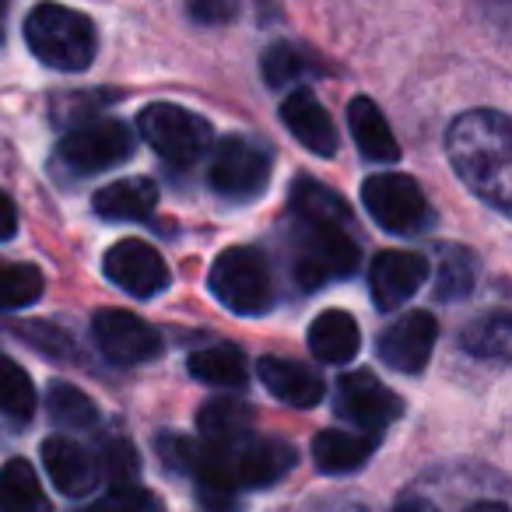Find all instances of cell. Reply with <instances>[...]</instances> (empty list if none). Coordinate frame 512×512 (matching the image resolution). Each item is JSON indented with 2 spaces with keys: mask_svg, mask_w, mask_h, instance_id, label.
<instances>
[{
  "mask_svg": "<svg viewBox=\"0 0 512 512\" xmlns=\"http://www.w3.org/2000/svg\"><path fill=\"white\" fill-rule=\"evenodd\" d=\"M158 186L144 176L116 179L92 197V211L106 221H141L155 211Z\"/></svg>",
  "mask_w": 512,
  "mask_h": 512,
  "instance_id": "obj_20",
  "label": "cell"
},
{
  "mask_svg": "<svg viewBox=\"0 0 512 512\" xmlns=\"http://www.w3.org/2000/svg\"><path fill=\"white\" fill-rule=\"evenodd\" d=\"M362 348V330L344 309H327L309 323V351L323 365H348Z\"/></svg>",
  "mask_w": 512,
  "mask_h": 512,
  "instance_id": "obj_18",
  "label": "cell"
},
{
  "mask_svg": "<svg viewBox=\"0 0 512 512\" xmlns=\"http://www.w3.org/2000/svg\"><path fill=\"white\" fill-rule=\"evenodd\" d=\"M46 411H50V418L57 421L60 428H74V432L92 428L95 421H99L95 400L71 383H53L50 390H46Z\"/></svg>",
  "mask_w": 512,
  "mask_h": 512,
  "instance_id": "obj_26",
  "label": "cell"
},
{
  "mask_svg": "<svg viewBox=\"0 0 512 512\" xmlns=\"http://www.w3.org/2000/svg\"><path fill=\"white\" fill-rule=\"evenodd\" d=\"M341 512H348V509H341Z\"/></svg>",
  "mask_w": 512,
  "mask_h": 512,
  "instance_id": "obj_40",
  "label": "cell"
},
{
  "mask_svg": "<svg viewBox=\"0 0 512 512\" xmlns=\"http://www.w3.org/2000/svg\"><path fill=\"white\" fill-rule=\"evenodd\" d=\"M372 453H376V435L327 428L313 439V460L323 474H351V470L365 467Z\"/></svg>",
  "mask_w": 512,
  "mask_h": 512,
  "instance_id": "obj_21",
  "label": "cell"
},
{
  "mask_svg": "<svg viewBox=\"0 0 512 512\" xmlns=\"http://www.w3.org/2000/svg\"><path fill=\"white\" fill-rule=\"evenodd\" d=\"M446 155L456 176L498 214H509L512 197V127L505 113L474 109L446 134Z\"/></svg>",
  "mask_w": 512,
  "mask_h": 512,
  "instance_id": "obj_2",
  "label": "cell"
},
{
  "mask_svg": "<svg viewBox=\"0 0 512 512\" xmlns=\"http://www.w3.org/2000/svg\"><path fill=\"white\" fill-rule=\"evenodd\" d=\"M92 337L95 348L113 365H148L162 355V337L151 323L127 309H99L92 316Z\"/></svg>",
  "mask_w": 512,
  "mask_h": 512,
  "instance_id": "obj_10",
  "label": "cell"
},
{
  "mask_svg": "<svg viewBox=\"0 0 512 512\" xmlns=\"http://www.w3.org/2000/svg\"><path fill=\"white\" fill-rule=\"evenodd\" d=\"M393 512H439L435 509L428 498H421V495H404L397 505H393Z\"/></svg>",
  "mask_w": 512,
  "mask_h": 512,
  "instance_id": "obj_37",
  "label": "cell"
},
{
  "mask_svg": "<svg viewBox=\"0 0 512 512\" xmlns=\"http://www.w3.org/2000/svg\"><path fill=\"white\" fill-rule=\"evenodd\" d=\"M435 337H439V320L425 309H411L379 334V362L404 376H418L432 358Z\"/></svg>",
  "mask_w": 512,
  "mask_h": 512,
  "instance_id": "obj_13",
  "label": "cell"
},
{
  "mask_svg": "<svg viewBox=\"0 0 512 512\" xmlns=\"http://www.w3.org/2000/svg\"><path fill=\"white\" fill-rule=\"evenodd\" d=\"M134 155V134L120 120H92L74 127L71 134L60 137L57 158L78 176H95L102 169L127 162Z\"/></svg>",
  "mask_w": 512,
  "mask_h": 512,
  "instance_id": "obj_9",
  "label": "cell"
},
{
  "mask_svg": "<svg viewBox=\"0 0 512 512\" xmlns=\"http://www.w3.org/2000/svg\"><path fill=\"white\" fill-rule=\"evenodd\" d=\"M99 463V477L113 484V491H127L137 488V474H141V456H137L134 442L113 435V439L102 442V453L95 456Z\"/></svg>",
  "mask_w": 512,
  "mask_h": 512,
  "instance_id": "obj_28",
  "label": "cell"
},
{
  "mask_svg": "<svg viewBox=\"0 0 512 512\" xmlns=\"http://www.w3.org/2000/svg\"><path fill=\"white\" fill-rule=\"evenodd\" d=\"M281 123L295 134V141L313 155L330 158L337 151V123L323 109V102L309 92H292L281 106Z\"/></svg>",
  "mask_w": 512,
  "mask_h": 512,
  "instance_id": "obj_16",
  "label": "cell"
},
{
  "mask_svg": "<svg viewBox=\"0 0 512 512\" xmlns=\"http://www.w3.org/2000/svg\"><path fill=\"white\" fill-rule=\"evenodd\" d=\"M428 281V260L414 249H386L372 260L369 295L379 309H400Z\"/></svg>",
  "mask_w": 512,
  "mask_h": 512,
  "instance_id": "obj_14",
  "label": "cell"
},
{
  "mask_svg": "<svg viewBox=\"0 0 512 512\" xmlns=\"http://www.w3.org/2000/svg\"><path fill=\"white\" fill-rule=\"evenodd\" d=\"M337 414L344 421H351L355 428H362L365 435H379L383 428H390L400 418L404 404L386 383H379L372 372H344L337 379Z\"/></svg>",
  "mask_w": 512,
  "mask_h": 512,
  "instance_id": "obj_11",
  "label": "cell"
},
{
  "mask_svg": "<svg viewBox=\"0 0 512 512\" xmlns=\"http://www.w3.org/2000/svg\"><path fill=\"white\" fill-rule=\"evenodd\" d=\"M43 295V274L32 264H0V309H25Z\"/></svg>",
  "mask_w": 512,
  "mask_h": 512,
  "instance_id": "obj_30",
  "label": "cell"
},
{
  "mask_svg": "<svg viewBox=\"0 0 512 512\" xmlns=\"http://www.w3.org/2000/svg\"><path fill=\"white\" fill-rule=\"evenodd\" d=\"M348 127H351V137H355L358 151H362V158H369V162H379V165L400 162L397 137H393L390 123H386V116L379 113V106L372 99H365V95L351 99Z\"/></svg>",
  "mask_w": 512,
  "mask_h": 512,
  "instance_id": "obj_19",
  "label": "cell"
},
{
  "mask_svg": "<svg viewBox=\"0 0 512 512\" xmlns=\"http://www.w3.org/2000/svg\"><path fill=\"white\" fill-rule=\"evenodd\" d=\"M509 344H512V327L509 316L495 313L484 316V320L470 323L460 334V348L474 358H495V362H505L509 358Z\"/></svg>",
  "mask_w": 512,
  "mask_h": 512,
  "instance_id": "obj_27",
  "label": "cell"
},
{
  "mask_svg": "<svg viewBox=\"0 0 512 512\" xmlns=\"http://www.w3.org/2000/svg\"><path fill=\"white\" fill-rule=\"evenodd\" d=\"M292 218L306 221H327V225H355L351 218V207L337 197V190L316 183V179H295L292 186Z\"/></svg>",
  "mask_w": 512,
  "mask_h": 512,
  "instance_id": "obj_24",
  "label": "cell"
},
{
  "mask_svg": "<svg viewBox=\"0 0 512 512\" xmlns=\"http://www.w3.org/2000/svg\"><path fill=\"white\" fill-rule=\"evenodd\" d=\"M102 271L116 288L130 299H151V295L169 288V264L162 260L151 242L144 239H120L102 260Z\"/></svg>",
  "mask_w": 512,
  "mask_h": 512,
  "instance_id": "obj_12",
  "label": "cell"
},
{
  "mask_svg": "<svg viewBox=\"0 0 512 512\" xmlns=\"http://www.w3.org/2000/svg\"><path fill=\"white\" fill-rule=\"evenodd\" d=\"M362 204L383 232L411 235L428 221V204L421 186L404 172H376L362 183Z\"/></svg>",
  "mask_w": 512,
  "mask_h": 512,
  "instance_id": "obj_8",
  "label": "cell"
},
{
  "mask_svg": "<svg viewBox=\"0 0 512 512\" xmlns=\"http://www.w3.org/2000/svg\"><path fill=\"white\" fill-rule=\"evenodd\" d=\"M292 271L306 292L330 285L334 278H348L358 267V242L348 225H327V221L295 218L292 239Z\"/></svg>",
  "mask_w": 512,
  "mask_h": 512,
  "instance_id": "obj_4",
  "label": "cell"
},
{
  "mask_svg": "<svg viewBox=\"0 0 512 512\" xmlns=\"http://www.w3.org/2000/svg\"><path fill=\"white\" fill-rule=\"evenodd\" d=\"M477 281V264L467 249H446L442 253V267H439V281H435V295L442 302H456L463 295H470Z\"/></svg>",
  "mask_w": 512,
  "mask_h": 512,
  "instance_id": "obj_31",
  "label": "cell"
},
{
  "mask_svg": "<svg viewBox=\"0 0 512 512\" xmlns=\"http://www.w3.org/2000/svg\"><path fill=\"white\" fill-rule=\"evenodd\" d=\"M260 71H264V81L271 88H285L302 74V57L288 43H274L260 60Z\"/></svg>",
  "mask_w": 512,
  "mask_h": 512,
  "instance_id": "obj_34",
  "label": "cell"
},
{
  "mask_svg": "<svg viewBox=\"0 0 512 512\" xmlns=\"http://www.w3.org/2000/svg\"><path fill=\"white\" fill-rule=\"evenodd\" d=\"M78 512H162V498L144 488L109 491V495L95 498L92 505H81Z\"/></svg>",
  "mask_w": 512,
  "mask_h": 512,
  "instance_id": "obj_33",
  "label": "cell"
},
{
  "mask_svg": "<svg viewBox=\"0 0 512 512\" xmlns=\"http://www.w3.org/2000/svg\"><path fill=\"white\" fill-rule=\"evenodd\" d=\"M43 467L53 477V484L71 498L92 495L95 484L102 481L95 456L78 439H67V435H50L43 442Z\"/></svg>",
  "mask_w": 512,
  "mask_h": 512,
  "instance_id": "obj_15",
  "label": "cell"
},
{
  "mask_svg": "<svg viewBox=\"0 0 512 512\" xmlns=\"http://www.w3.org/2000/svg\"><path fill=\"white\" fill-rule=\"evenodd\" d=\"M0 512H50V498L39 484L36 467L22 456L0 467Z\"/></svg>",
  "mask_w": 512,
  "mask_h": 512,
  "instance_id": "obj_23",
  "label": "cell"
},
{
  "mask_svg": "<svg viewBox=\"0 0 512 512\" xmlns=\"http://www.w3.org/2000/svg\"><path fill=\"white\" fill-rule=\"evenodd\" d=\"M15 232H18V207L8 193L0 190V242L15 239Z\"/></svg>",
  "mask_w": 512,
  "mask_h": 512,
  "instance_id": "obj_36",
  "label": "cell"
},
{
  "mask_svg": "<svg viewBox=\"0 0 512 512\" xmlns=\"http://www.w3.org/2000/svg\"><path fill=\"white\" fill-rule=\"evenodd\" d=\"M295 467V449L267 435H235L221 442H193L186 474L197 481L200 502L211 512H235V495L271 488Z\"/></svg>",
  "mask_w": 512,
  "mask_h": 512,
  "instance_id": "obj_1",
  "label": "cell"
},
{
  "mask_svg": "<svg viewBox=\"0 0 512 512\" xmlns=\"http://www.w3.org/2000/svg\"><path fill=\"white\" fill-rule=\"evenodd\" d=\"M253 425V407L239 397H214L200 407L197 428L204 435V442H221L235 439V435H246Z\"/></svg>",
  "mask_w": 512,
  "mask_h": 512,
  "instance_id": "obj_25",
  "label": "cell"
},
{
  "mask_svg": "<svg viewBox=\"0 0 512 512\" xmlns=\"http://www.w3.org/2000/svg\"><path fill=\"white\" fill-rule=\"evenodd\" d=\"M274 155L264 141L246 134L221 137L211 151V165H207V183L232 200H249L256 193H264L271 183Z\"/></svg>",
  "mask_w": 512,
  "mask_h": 512,
  "instance_id": "obj_7",
  "label": "cell"
},
{
  "mask_svg": "<svg viewBox=\"0 0 512 512\" xmlns=\"http://www.w3.org/2000/svg\"><path fill=\"white\" fill-rule=\"evenodd\" d=\"M4 18H8V8L0 4V43H4Z\"/></svg>",
  "mask_w": 512,
  "mask_h": 512,
  "instance_id": "obj_39",
  "label": "cell"
},
{
  "mask_svg": "<svg viewBox=\"0 0 512 512\" xmlns=\"http://www.w3.org/2000/svg\"><path fill=\"white\" fill-rule=\"evenodd\" d=\"M211 295L235 316H264L274 306V274L253 246H232L211 267Z\"/></svg>",
  "mask_w": 512,
  "mask_h": 512,
  "instance_id": "obj_5",
  "label": "cell"
},
{
  "mask_svg": "<svg viewBox=\"0 0 512 512\" xmlns=\"http://www.w3.org/2000/svg\"><path fill=\"white\" fill-rule=\"evenodd\" d=\"M25 43L53 71H85L99 53V29L81 11L60 4H39L25 18Z\"/></svg>",
  "mask_w": 512,
  "mask_h": 512,
  "instance_id": "obj_3",
  "label": "cell"
},
{
  "mask_svg": "<svg viewBox=\"0 0 512 512\" xmlns=\"http://www.w3.org/2000/svg\"><path fill=\"white\" fill-rule=\"evenodd\" d=\"M137 127L141 137L148 141V148L162 158L172 169H190L200 158L211 151L214 130L204 116L190 113L183 106H172V102H151L137 116Z\"/></svg>",
  "mask_w": 512,
  "mask_h": 512,
  "instance_id": "obj_6",
  "label": "cell"
},
{
  "mask_svg": "<svg viewBox=\"0 0 512 512\" xmlns=\"http://www.w3.org/2000/svg\"><path fill=\"white\" fill-rule=\"evenodd\" d=\"M239 15L232 0H200V4H190V18L197 22H207V25H221V22H232Z\"/></svg>",
  "mask_w": 512,
  "mask_h": 512,
  "instance_id": "obj_35",
  "label": "cell"
},
{
  "mask_svg": "<svg viewBox=\"0 0 512 512\" xmlns=\"http://www.w3.org/2000/svg\"><path fill=\"white\" fill-rule=\"evenodd\" d=\"M467 512H509L502 502H481V505H470Z\"/></svg>",
  "mask_w": 512,
  "mask_h": 512,
  "instance_id": "obj_38",
  "label": "cell"
},
{
  "mask_svg": "<svg viewBox=\"0 0 512 512\" xmlns=\"http://www.w3.org/2000/svg\"><path fill=\"white\" fill-rule=\"evenodd\" d=\"M0 414H8L11 421H29L36 414V386L11 358H0Z\"/></svg>",
  "mask_w": 512,
  "mask_h": 512,
  "instance_id": "obj_29",
  "label": "cell"
},
{
  "mask_svg": "<svg viewBox=\"0 0 512 512\" xmlns=\"http://www.w3.org/2000/svg\"><path fill=\"white\" fill-rule=\"evenodd\" d=\"M190 376L214 390H242L246 386V355L235 344H211L190 355Z\"/></svg>",
  "mask_w": 512,
  "mask_h": 512,
  "instance_id": "obj_22",
  "label": "cell"
},
{
  "mask_svg": "<svg viewBox=\"0 0 512 512\" xmlns=\"http://www.w3.org/2000/svg\"><path fill=\"white\" fill-rule=\"evenodd\" d=\"M260 372V383L288 407H316L323 400V379L316 376L309 365H299L292 358L267 355L256 365Z\"/></svg>",
  "mask_w": 512,
  "mask_h": 512,
  "instance_id": "obj_17",
  "label": "cell"
},
{
  "mask_svg": "<svg viewBox=\"0 0 512 512\" xmlns=\"http://www.w3.org/2000/svg\"><path fill=\"white\" fill-rule=\"evenodd\" d=\"M15 334L22 337L29 348H39L43 355H50V358H74L71 337H67L60 327H53V323H39V320L18 323Z\"/></svg>",
  "mask_w": 512,
  "mask_h": 512,
  "instance_id": "obj_32",
  "label": "cell"
}]
</instances>
